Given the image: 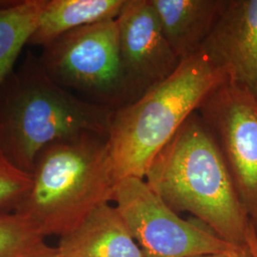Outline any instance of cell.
Instances as JSON below:
<instances>
[{
	"label": "cell",
	"instance_id": "14",
	"mask_svg": "<svg viewBox=\"0 0 257 257\" xmlns=\"http://www.w3.org/2000/svg\"><path fill=\"white\" fill-rule=\"evenodd\" d=\"M32 222L18 212L0 213V257H41L57 253Z\"/></svg>",
	"mask_w": 257,
	"mask_h": 257
},
{
	"label": "cell",
	"instance_id": "9",
	"mask_svg": "<svg viewBox=\"0 0 257 257\" xmlns=\"http://www.w3.org/2000/svg\"><path fill=\"white\" fill-rule=\"evenodd\" d=\"M200 50L257 98V0H226Z\"/></svg>",
	"mask_w": 257,
	"mask_h": 257
},
{
	"label": "cell",
	"instance_id": "10",
	"mask_svg": "<svg viewBox=\"0 0 257 257\" xmlns=\"http://www.w3.org/2000/svg\"><path fill=\"white\" fill-rule=\"evenodd\" d=\"M58 257H143L115 206L103 203L59 237Z\"/></svg>",
	"mask_w": 257,
	"mask_h": 257
},
{
	"label": "cell",
	"instance_id": "13",
	"mask_svg": "<svg viewBox=\"0 0 257 257\" xmlns=\"http://www.w3.org/2000/svg\"><path fill=\"white\" fill-rule=\"evenodd\" d=\"M45 0L0 2V88L37 27Z\"/></svg>",
	"mask_w": 257,
	"mask_h": 257
},
{
	"label": "cell",
	"instance_id": "11",
	"mask_svg": "<svg viewBox=\"0 0 257 257\" xmlns=\"http://www.w3.org/2000/svg\"><path fill=\"white\" fill-rule=\"evenodd\" d=\"M226 0H150L176 57L195 55L211 34Z\"/></svg>",
	"mask_w": 257,
	"mask_h": 257
},
{
	"label": "cell",
	"instance_id": "2",
	"mask_svg": "<svg viewBox=\"0 0 257 257\" xmlns=\"http://www.w3.org/2000/svg\"><path fill=\"white\" fill-rule=\"evenodd\" d=\"M112 111L59 86L28 53L0 88V151L31 174L37 156L55 142L83 134L108 137Z\"/></svg>",
	"mask_w": 257,
	"mask_h": 257
},
{
	"label": "cell",
	"instance_id": "12",
	"mask_svg": "<svg viewBox=\"0 0 257 257\" xmlns=\"http://www.w3.org/2000/svg\"><path fill=\"white\" fill-rule=\"evenodd\" d=\"M126 0H45L28 45L48 46L75 29L115 19Z\"/></svg>",
	"mask_w": 257,
	"mask_h": 257
},
{
	"label": "cell",
	"instance_id": "8",
	"mask_svg": "<svg viewBox=\"0 0 257 257\" xmlns=\"http://www.w3.org/2000/svg\"><path fill=\"white\" fill-rule=\"evenodd\" d=\"M116 21L130 104L167 79L180 60L164 37L150 0H126Z\"/></svg>",
	"mask_w": 257,
	"mask_h": 257
},
{
	"label": "cell",
	"instance_id": "18",
	"mask_svg": "<svg viewBox=\"0 0 257 257\" xmlns=\"http://www.w3.org/2000/svg\"><path fill=\"white\" fill-rule=\"evenodd\" d=\"M41 257H58V255H57V253H55V254H52V255H46V256Z\"/></svg>",
	"mask_w": 257,
	"mask_h": 257
},
{
	"label": "cell",
	"instance_id": "5",
	"mask_svg": "<svg viewBox=\"0 0 257 257\" xmlns=\"http://www.w3.org/2000/svg\"><path fill=\"white\" fill-rule=\"evenodd\" d=\"M39 60L55 83L87 101L112 110L128 104L116 19L65 34Z\"/></svg>",
	"mask_w": 257,
	"mask_h": 257
},
{
	"label": "cell",
	"instance_id": "15",
	"mask_svg": "<svg viewBox=\"0 0 257 257\" xmlns=\"http://www.w3.org/2000/svg\"><path fill=\"white\" fill-rule=\"evenodd\" d=\"M32 174L10 161L0 151V213L15 212L32 186Z\"/></svg>",
	"mask_w": 257,
	"mask_h": 257
},
{
	"label": "cell",
	"instance_id": "6",
	"mask_svg": "<svg viewBox=\"0 0 257 257\" xmlns=\"http://www.w3.org/2000/svg\"><path fill=\"white\" fill-rule=\"evenodd\" d=\"M112 201L143 257H195L226 253L236 246L220 238L197 219L185 220L144 179L127 177L115 186Z\"/></svg>",
	"mask_w": 257,
	"mask_h": 257
},
{
	"label": "cell",
	"instance_id": "17",
	"mask_svg": "<svg viewBox=\"0 0 257 257\" xmlns=\"http://www.w3.org/2000/svg\"><path fill=\"white\" fill-rule=\"evenodd\" d=\"M246 246H247L251 257H257V237L251 226L249 227V230L247 233Z\"/></svg>",
	"mask_w": 257,
	"mask_h": 257
},
{
	"label": "cell",
	"instance_id": "7",
	"mask_svg": "<svg viewBox=\"0 0 257 257\" xmlns=\"http://www.w3.org/2000/svg\"><path fill=\"white\" fill-rule=\"evenodd\" d=\"M197 111L219 147L257 237V98L227 82L211 92Z\"/></svg>",
	"mask_w": 257,
	"mask_h": 257
},
{
	"label": "cell",
	"instance_id": "3",
	"mask_svg": "<svg viewBox=\"0 0 257 257\" xmlns=\"http://www.w3.org/2000/svg\"><path fill=\"white\" fill-rule=\"evenodd\" d=\"M229 82L201 50L136 101L113 110L108 131L116 181L144 179L156 155L211 92Z\"/></svg>",
	"mask_w": 257,
	"mask_h": 257
},
{
	"label": "cell",
	"instance_id": "4",
	"mask_svg": "<svg viewBox=\"0 0 257 257\" xmlns=\"http://www.w3.org/2000/svg\"><path fill=\"white\" fill-rule=\"evenodd\" d=\"M32 186L16 212L45 237L74 230L116 186L108 137L83 134L55 142L37 156Z\"/></svg>",
	"mask_w": 257,
	"mask_h": 257
},
{
	"label": "cell",
	"instance_id": "16",
	"mask_svg": "<svg viewBox=\"0 0 257 257\" xmlns=\"http://www.w3.org/2000/svg\"><path fill=\"white\" fill-rule=\"evenodd\" d=\"M195 257H251L248 251L247 246L241 247L233 251L226 252V253H217V254H208V255H200Z\"/></svg>",
	"mask_w": 257,
	"mask_h": 257
},
{
	"label": "cell",
	"instance_id": "1",
	"mask_svg": "<svg viewBox=\"0 0 257 257\" xmlns=\"http://www.w3.org/2000/svg\"><path fill=\"white\" fill-rule=\"evenodd\" d=\"M175 212H189L220 238L246 246L250 223L215 139L193 112L156 155L144 177Z\"/></svg>",
	"mask_w": 257,
	"mask_h": 257
}]
</instances>
